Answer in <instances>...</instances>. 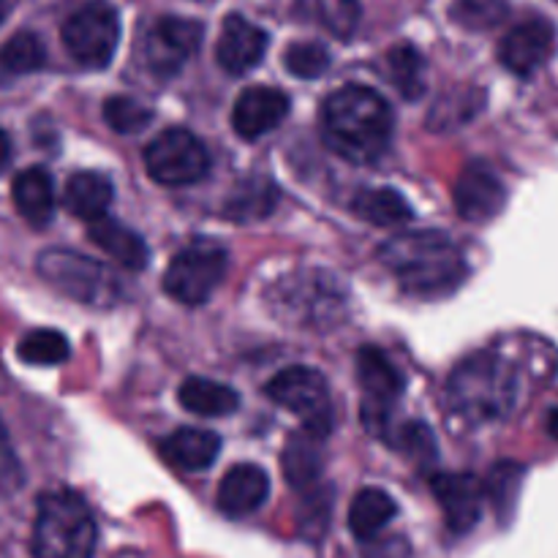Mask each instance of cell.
<instances>
[{
  "label": "cell",
  "mask_w": 558,
  "mask_h": 558,
  "mask_svg": "<svg viewBox=\"0 0 558 558\" xmlns=\"http://www.w3.org/2000/svg\"><path fill=\"white\" fill-rule=\"evenodd\" d=\"M390 104L365 85H347L330 93L322 107V136L336 156L352 163H374L392 142Z\"/></svg>",
  "instance_id": "obj_1"
},
{
  "label": "cell",
  "mask_w": 558,
  "mask_h": 558,
  "mask_svg": "<svg viewBox=\"0 0 558 558\" xmlns=\"http://www.w3.org/2000/svg\"><path fill=\"white\" fill-rule=\"evenodd\" d=\"M387 270L396 272L403 289L420 298H441L461 287L466 278L461 251L441 232L417 229L387 240L379 251Z\"/></svg>",
  "instance_id": "obj_2"
},
{
  "label": "cell",
  "mask_w": 558,
  "mask_h": 558,
  "mask_svg": "<svg viewBox=\"0 0 558 558\" xmlns=\"http://www.w3.org/2000/svg\"><path fill=\"white\" fill-rule=\"evenodd\" d=\"M521 398L512 363L496 352H480L456 365L447 381V403L458 417L474 425L505 420Z\"/></svg>",
  "instance_id": "obj_3"
},
{
  "label": "cell",
  "mask_w": 558,
  "mask_h": 558,
  "mask_svg": "<svg viewBox=\"0 0 558 558\" xmlns=\"http://www.w3.org/2000/svg\"><path fill=\"white\" fill-rule=\"evenodd\" d=\"M96 543V518L76 490L52 488L38 496L31 526L33 558H93Z\"/></svg>",
  "instance_id": "obj_4"
},
{
  "label": "cell",
  "mask_w": 558,
  "mask_h": 558,
  "mask_svg": "<svg viewBox=\"0 0 558 558\" xmlns=\"http://www.w3.org/2000/svg\"><path fill=\"white\" fill-rule=\"evenodd\" d=\"M36 270L44 281L69 300L90 308H112L123 298L118 276L101 262L71 248H47L38 254Z\"/></svg>",
  "instance_id": "obj_5"
},
{
  "label": "cell",
  "mask_w": 558,
  "mask_h": 558,
  "mask_svg": "<svg viewBox=\"0 0 558 558\" xmlns=\"http://www.w3.org/2000/svg\"><path fill=\"white\" fill-rule=\"evenodd\" d=\"M229 254L213 240L185 245L163 272V292L183 305H205L227 276Z\"/></svg>",
  "instance_id": "obj_6"
},
{
  "label": "cell",
  "mask_w": 558,
  "mask_h": 558,
  "mask_svg": "<svg viewBox=\"0 0 558 558\" xmlns=\"http://www.w3.org/2000/svg\"><path fill=\"white\" fill-rule=\"evenodd\" d=\"M63 47L85 69H107L120 44V14L107 0H90L63 22Z\"/></svg>",
  "instance_id": "obj_7"
},
{
  "label": "cell",
  "mask_w": 558,
  "mask_h": 558,
  "mask_svg": "<svg viewBox=\"0 0 558 558\" xmlns=\"http://www.w3.org/2000/svg\"><path fill=\"white\" fill-rule=\"evenodd\" d=\"M265 392L272 403L303 420L305 430L327 439V434L332 430V401L325 376L319 371L292 365L272 376L265 385Z\"/></svg>",
  "instance_id": "obj_8"
},
{
  "label": "cell",
  "mask_w": 558,
  "mask_h": 558,
  "mask_svg": "<svg viewBox=\"0 0 558 558\" xmlns=\"http://www.w3.org/2000/svg\"><path fill=\"white\" fill-rule=\"evenodd\" d=\"M145 169L161 185H194L210 172V153L191 131L167 129L145 147Z\"/></svg>",
  "instance_id": "obj_9"
},
{
  "label": "cell",
  "mask_w": 558,
  "mask_h": 558,
  "mask_svg": "<svg viewBox=\"0 0 558 558\" xmlns=\"http://www.w3.org/2000/svg\"><path fill=\"white\" fill-rule=\"evenodd\" d=\"M357 379L365 392L363 423L374 436H390V414L403 396V376L376 347H363L357 354Z\"/></svg>",
  "instance_id": "obj_10"
},
{
  "label": "cell",
  "mask_w": 558,
  "mask_h": 558,
  "mask_svg": "<svg viewBox=\"0 0 558 558\" xmlns=\"http://www.w3.org/2000/svg\"><path fill=\"white\" fill-rule=\"evenodd\" d=\"M205 27L202 22L183 20V16H161L150 27L145 41L147 69L161 80L178 74L196 52H199Z\"/></svg>",
  "instance_id": "obj_11"
},
{
  "label": "cell",
  "mask_w": 558,
  "mask_h": 558,
  "mask_svg": "<svg viewBox=\"0 0 558 558\" xmlns=\"http://www.w3.org/2000/svg\"><path fill=\"white\" fill-rule=\"evenodd\" d=\"M311 281H314V276L300 272V276L283 278V283H278L276 294H272V305L278 308V316L283 314L303 322H327L343 308V298L330 276L319 278L314 294H308Z\"/></svg>",
  "instance_id": "obj_12"
},
{
  "label": "cell",
  "mask_w": 558,
  "mask_h": 558,
  "mask_svg": "<svg viewBox=\"0 0 558 558\" xmlns=\"http://www.w3.org/2000/svg\"><path fill=\"white\" fill-rule=\"evenodd\" d=\"M556 52V27L545 16H532L512 27L499 44V60L518 76H532Z\"/></svg>",
  "instance_id": "obj_13"
},
{
  "label": "cell",
  "mask_w": 558,
  "mask_h": 558,
  "mask_svg": "<svg viewBox=\"0 0 558 558\" xmlns=\"http://www.w3.org/2000/svg\"><path fill=\"white\" fill-rule=\"evenodd\" d=\"M452 199L463 221L488 223L505 210L507 191L488 161H472L463 167Z\"/></svg>",
  "instance_id": "obj_14"
},
{
  "label": "cell",
  "mask_w": 558,
  "mask_h": 558,
  "mask_svg": "<svg viewBox=\"0 0 558 558\" xmlns=\"http://www.w3.org/2000/svg\"><path fill=\"white\" fill-rule=\"evenodd\" d=\"M430 490L450 532L466 534L477 526L485 505V485L474 474H434Z\"/></svg>",
  "instance_id": "obj_15"
},
{
  "label": "cell",
  "mask_w": 558,
  "mask_h": 558,
  "mask_svg": "<svg viewBox=\"0 0 558 558\" xmlns=\"http://www.w3.org/2000/svg\"><path fill=\"white\" fill-rule=\"evenodd\" d=\"M267 44H270L267 31L245 20L243 14H229L218 36L216 60L227 74H248L265 60Z\"/></svg>",
  "instance_id": "obj_16"
},
{
  "label": "cell",
  "mask_w": 558,
  "mask_h": 558,
  "mask_svg": "<svg viewBox=\"0 0 558 558\" xmlns=\"http://www.w3.org/2000/svg\"><path fill=\"white\" fill-rule=\"evenodd\" d=\"M289 114V96L278 87H248L232 107V129L243 140H259L283 123Z\"/></svg>",
  "instance_id": "obj_17"
},
{
  "label": "cell",
  "mask_w": 558,
  "mask_h": 558,
  "mask_svg": "<svg viewBox=\"0 0 558 558\" xmlns=\"http://www.w3.org/2000/svg\"><path fill=\"white\" fill-rule=\"evenodd\" d=\"M270 496V477L265 469L254 463H238L223 474L218 485V510L229 518H245L262 510V505Z\"/></svg>",
  "instance_id": "obj_18"
},
{
  "label": "cell",
  "mask_w": 558,
  "mask_h": 558,
  "mask_svg": "<svg viewBox=\"0 0 558 558\" xmlns=\"http://www.w3.org/2000/svg\"><path fill=\"white\" fill-rule=\"evenodd\" d=\"M11 199L16 213L31 227L44 229L54 216V180L44 167H27L11 180Z\"/></svg>",
  "instance_id": "obj_19"
},
{
  "label": "cell",
  "mask_w": 558,
  "mask_h": 558,
  "mask_svg": "<svg viewBox=\"0 0 558 558\" xmlns=\"http://www.w3.org/2000/svg\"><path fill=\"white\" fill-rule=\"evenodd\" d=\"M114 199V185L101 172H76L65 180L63 205L80 221H98L109 213Z\"/></svg>",
  "instance_id": "obj_20"
},
{
  "label": "cell",
  "mask_w": 558,
  "mask_h": 558,
  "mask_svg": "<svg viewBox=\"0 0 558 558\" xmlns=\"http://www.w3.org/2000/svg\"><path fill=\"white\" fill-rule=\"evenodd\" d=\"M90 240L109 256V259H114L120 267H125V270H145L150 251H147L145 240H142L134 229L125 227V223L114 221V218L109 216L98 218V221L90 223Z\"/></svg>",
  "instance_id": "obj_21"
},
{
  "label": "cell",
  "mask_w": 558,
  "mask_h": 558,
  "mask_svg": "<svg viewBox=\"0 0 558 558\" xmlns=\"http://www.w3.org/2000/svg\"><path fill=\"white\" fill-rule=\"evenodd\" d=\"M163 458L183 472H205L221 452L218 434L205 428H178L161 445Z\"/></svg>",
  "instance_id": "obj_22"
},
{
  "label": "cell",
  "mask_w": 558,
  "mask_h": 558,
  "mask_svg": "<svg viewBox=\"0 0 558 558\" xmlns=\"http://www.w3.org/2000/svg\"><path fill=\"white\" fill-rule=\"evenodd\" d=\"M178 401L185 412H194L199 417H229L240 407V396L232 387L205 379V376L185 379L178 390Z\"/></svg>",
  "instance_id": "obj_23"
},
{
  "label": "cell",
  "mask_w": 558,
  "mask_h": 558,
  "mask_svg": "<svg viewBox=\"0 0 558 558\" xmlns=\"http://www.w3.org/2000/svg\"><path fill=\"white\" fill-rule=\"evenodd\" d=\"M398 505L387 490L381 488H363L352 499L349 507V529L357 539L368 543L376 534H381L387 529V523L396 518Z\"/></svg>",
  "instance_id": "obj_24"
},
{
  "label": "cell",
  "mask_w": 558,
  "mask_h": 558,
  "mask_svg": "<svg viewBox=\"0 0 558 558\" xmlns=\"http://www.w3.org/2000/svg\"><path fill=\"white\" fill-rule=\"evenodd\" d=\"M322 436L311 430H298L283 450V474L289 485L298 490H308L322 474Z\"/></svg>",
  "instance_id": "obj_25"
},
{
  "label": "cell",
  "mask_w": 558,
  "mask_h": 558,
  "mask_svg": "<svg viewBox=\"0 0 558 558\" xmlns=\"http://www.w3.org/2000/svg\"><path fill=\"white\" fill-rule=\"evenodd\" d=\"M352 210L354 216L374 223V227H401V223L412 221L414 216L412 205L396 189L360 191L352 199Z\"/></svg>",
  "instance_id": "obj_26"
},
{
  "label": "cell",
  "mask_w": 558,
  "mask_h": 558,
  "mask_svg": "<svg viewBox=\"0 0 558 558\" xmlns=\"http://www.w3.org/2000/svg\"><path fill=\"white\" fill-rule=\"evenodd\" d=\"M298 11L303 20L325 27L336 38H352L360 25V0H300Z\"/></svg>",
  "instance_id": "obj_27"
},
{
  "label": "cell",
  "mask_w": 558,
  "mask_h": 558,
  "mask_svg": "<svg viewBox=\"0 0 558 558\" xmlns=\"http://www.w3.org/2000/svg\"><path fill=\"white\" fill-rule=\"evenodd\" d=\"M278 205V191L270 180L251 178L243 180L238 189L229 194L223 213L232 221H256V218H267Z\"/></svg>",
  "instance_id": "obj_28"
},
{
  "label": "cell",
  "mask_w": 558,
  "mask_h": 558,
  "mask_svg": "<svg viewBox=\"0 0 558 558\" xmlns=\"http://www.w3.org/2000/svg\"><path fill=\"white\" fill-rule=\"evenodd\" d=\"M47 65V47L33 31H20L0 47V74L25 76Z\"/></svg>",
  "instance_id": "obj_29"
},
{
  "label": "cell",
  "mask_w": 558,
  "mask_h": 558,
  "mask_svg": "<svg viewBox=\"0 0 558 558\" xmlns=\"http://www.w3.org/2000/svg\"><path fill=\"white\" fill-rule=\"evenodd\" d=\"M390 76L403 98H420L425 93V60L412 44H398L387 54Z\"/></svg>",
  "instance_id": "obj_30"
},
{
  "label": "cell",
  "mask_w": 558,
  "mask_h": 558,
  "mask_svg": "<svg viewBox=\"0 0 558 558\" xmlns=\"http://www.w3.org/2000/svg\"><path fill=\"white\" fill-rule=\"evenodd\" d=\"M27 483V469L20 456L14 434L9 428V420L0 412V501H11L20 496V490Z\"/></svg>",
  "instance_id": "obj_31"
},
{
  "label": "cell",
  "mask_w": 558,
  "mask_h": 558,
  "mask_svg": "<svg viewBox=\"0 0 558 558\" xmlns=\"http://www.w3.org/2000/svg\"><path fill=\"white\" fill-rule=\"evenodd\" d=\"M22 363L27 365H60L69 360V338L58 330H31L16 347Z\"/></svg>",
  "instance_id": "obj_32"
},
{
  "label": "cell",
  "mask_w": 558,
  "mask_h": 558,
  "mask_svg": "<svg viewBox=\"0 0 558 558\" xmlns=\"http://www.w3.org/2000/svg\"><path fill=\"white\" fill-rule=\"evenodd\" d=\"M104 120L118 134H140L150 125L153 112L131 96H112L104 101Z\"/></svg>",
  "instance_id": "obj_33"
},
{
  "label": "cell",
  "mask_w": 558,
  "mask_h": 558,
  "mask_svg": "<svg viewBox=\"0 0 558 558\" xmlns=\"http://www.w3.org/2000/svg\"><path fill=\"white\" fill-rule=\"evenodd\" d=\"M283 65L298 80H316L330 69V52L325 49V44L298 41L283 54Z\"/></svg>",
  "instance_id": "obj_34"
},
{
  "label": "cell",
  "mask_w": 558,
  "mask_h": 558,
  "mask_svg": "<svg viewBox=\"0 0 558 558\" xmlns=\"http://www.w3.org/2000/svg\"><path fill=\"white\" fill-rule=\"evenodd\" d=\"M521 480H523V469L518 463H499L490 472L488 483H485V496L494 501L496 512L501 518H510L512 507H515V496L521 490Z\"/></svg>",
  "instance_id": "obj_35"
},
{
  "label": "cell",
  "mask_w": 558,
  "mask_h": 558,
  "mask_svg": "<svg viewBox=\"0 0 558 558\" xmlns=\"http://www.w3.org/2000/svg\"><path fill=\"white\" fill-rule=\"evenodd\" d=\"M387 445H392L396 450L407 452L409 458H417V461H434L436 458V441L434 434L425 423H403L398 428H392Z\"/></svg>",
  "instance_id": "obj_36"
},
{
  "label": "cell",
  "mask_w": 558,
  "mask_h": 558,
  "mask_svg": "<svg viewBox=\"0 0 558 558\" xmlns=\"http://www.w3.org/2000/svg\"><path fill=\"white\" fill-rule=\"evenodd\" d=\"M505 14V0H461V3L452 9V16H456L463 27H472V31H485V27L501 22Z\"/></svg>",
  "instance_id": "obj_37"
},
{
  "label": "cell",
  "mask_w": 558,
  "mask_h": 558,
  "mask_svg": "<svg viewBox=\"0 0 558 558\" xmlns=\"http://www.w3.org/2000/svg\"><path fill=\"white\" fill-rule=\"evenodd\" d=\"M11 158H14V145H11V136L0 129V172L9 167Z\"/></svg>",
  "instance_id": "obj_38"
},
{
  "label": "cell",
  "mask_w": 558,
  "mask_h": 558,
  "mask_svg": "<svg viewBox=\"0 0 558 558\" xmlns=\"http://www.w3.org/2000/svg\"><path fill=\"white\" fill-rule=\"evenodd\" d=\"M14 3H16V0H0V25H3V22L9 20V14H11V9H14Z\"/></svg>",
  "instance_id": "obj_39"
},
{
  "label": "cell",
  "mask_w": 558,
  "mask_h": 558,
  "mask_svg": "<svg viewBox=\"0 0 558 558\" xmlns=\"http://www.w3.org/2000/svg\"><path fill=\"white\" fill-rule=\"evenodd\" d=\"M548 434L558 441V409H554V412L548 414Z\"/></svg>",
  "instance_id": "obj_40"
}]
</instances>
